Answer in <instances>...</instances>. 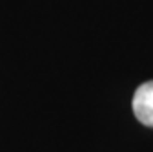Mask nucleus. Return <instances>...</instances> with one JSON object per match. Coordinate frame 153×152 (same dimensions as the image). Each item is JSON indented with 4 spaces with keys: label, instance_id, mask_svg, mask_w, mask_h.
Here are the masks:
<instances>
[{
    "label": "nucleus",
    "instance_id": "f257e3e1",
    "mask_svg": "<svg viewBox=\"0 0 153 152\" xmlns=\"http://www.w3.org/2000/svg\"><path fill=\"white\" fill-rule=\"evenodd\" d=\"M133 114L144 125L153 128V81L140 84L133 93Z\"/></svg>",
    "mask_w": 153,
    "mask_h": 152
}]
</instances>
